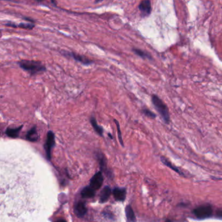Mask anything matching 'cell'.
Segmentation results:
<instances>
[{
  "label": "cell",
  "mask_w": 222,
  "mask_h": 222,
  "mask_svg": "<svg viewBox=\"0 0 222 222\" xmlns=\"http://www.w3.org/2000/svg\"><path fill=\"white\" fill-rule=\"evenodd\" d=\"M152 101L155 108L158 111V113L161 116L163 120L164 121L165 123H168L169 122V114L166 104L156 95L152 96Z\"/></svg>",
  "instance_id": "cell-1"
},
{
  "label": "cell",
  "mask_w": 222,
  "mask_h": 222,
  "mask_svg": "<svg viewBox=\"0 0 222 222\" xmlns=\"http://www.w3.org/2000/svg\"><path fill=\"white\" fill-rule=\"evenodd\" d=\"M19 65L24 70L33 75L42 72L45 70V67L41 62L33 61H22L19 62Z\"/></svg>",
  "instance_id": "cell-2"
},
{
  "label": "cell",
  "mask_w": 222,
  "mask_h": 222,
  "mask_svg": "<svg viewBox=\"0 0 222 222\" xmlns=\"http://www.w3.org/2000/svg\"><path fill=\"white\" fill-rule=\"evenodd\" d=\"M55 138L54 133L49 130L47 134V139L46 141L44 144V149L45 151V154H46L47 159L48 160L51 159V150L53 147L55 146Z\"/></svg>",
  "instance_id": "cell-3"
},
{
  "label": "cell",
  "mask_w": 222,
  "mask_h": 222,
  "mask_svg": "<svg viewBox=\"0 0 222 222\" xmlns=\"http://www.w3.org/2000/svg\"><path fill=\"white\" fill-rule=\"evenodd\" d=\"M212 213V208L210 206H201L194 211L195 216L199 219H205L211 216Z\"/></svg>",
  "instance_id": "cell-4"
},
{
  "label": "cell",
  "mask_w": 222,
  "mask_h": 222,
  "mask_svg": "<svg viewBox=\"0 0 222 222\" xmlns=\"http://www.w3.org/2000/svg\"><path fill=\"white\" fill-rule=\"evenodd\" d=\"M64 55L73 58L76 61L79 62L81 64H84V65H89L93 62V61L89 59L88 58L84 57L83 55H81L79 54L73 53V52H64Z\"/></svg>",
  "instance_id": "cell-5"
},
{
  "label": "cell",
  "mask_w": 222,
  "mask_h": 222,
  "mask_svg": "<svg viewBox=\"0 0 222 222\" xmlns=\"http://www.w3.org/2000/svg\"><path fill=\"white\" fill-rule=\"evenodd\" d=\"M103 182V177L101 172L96 173L92 179H90V186L94 190H98L102 186Z\"/></svg>",
  "instance_id": "cell-6"
},
{
  "label": "cell",
  "mask_w": 222,
  "mask_h": 222,
  "mask_svg": "<svg viewBox=\"0 0 222 222\" xmlns=\"http://www.w3.org/2000/svg\"><path fill=\"white\" fill-rule=\"evenodd\" d=\"M139 9L143 16H148L152 11L151 2L149 0H143L140 2Z\"/></svg>",
  "instance_id": "cell-7"
},
{
  "label": "cell",
  "mask_w": 222,
  "mask_h": 222,
  "mask_svg": "<svg viewBox=\"0 0 222 222\" xmlns=\"http://www.w3.org/2000/svg\"><path fill=\"white\" fill-rule=\"evenodd\" d=\"M114 198L117 201H123L126 197V190L124 188H115L113 190Z\"/></svg>",
  "instance_id": "cell-8"
},
{
  "label": "cell",
  "mask_w": 222,
  "mask_h": 222,
  "mask_svg": "<svg viewBox=\"0 0 222 222\" xmlns=\"http://www.w3.org/2000/svg\"><path fill=\"white\" fill-rule=\"evenodd\" d=\"M97 158L98 159L100 168L102 171L107 172V159L105 156L101 152H99L97 153Z\"/></svg>",
  "instance_id": "cell-9"
},
{
  "label": "cell",
  "mask_w": 222,
  "mask_h": 222,
  "mask_svg": "<svg viewBox=\"0 0 222 222\" xmlns=\"http://www.w3.org/2000/svg\"><path fill=\"white\" fill-rule=\"evenodd\" d=\"M87 207L85 205L82 203V202H79V203H78L76 205L75 208V212L79 217H83V216H84L87 213Z\"/></svg>",
  "instance_id": "cell-10"
},
{
  "label": "cell",
  "mask_w": 222,
  "mask_h": 222,
  "mask_svg": "<svg viewBox=\"0 0 222 222\" xmlns=\"http://www.w3.org/2000/svg\"><path fill=\"white\" fill-rule=\"evenodd\" d=\"M26 139L31 142H36L38 140V134L36 127H32L26 134Z\"/></svg>",
  "instance_id": "cell-11"
},
{
  "label": "cell",
  "mask_w": 222,
  "mask_h": 222,
  "mask_svg": "<svg viewBox=\"0 0 222 222\" xmlns=\"http://www.w3.org/2000/svg\"><path fill=\"white\" fill-rule=\"evenodd\" d=\"M81 195L84 198H92L95 195V190L90 186H87L83 189Z\"/></svg>",
  "instance_id": "cell-12"
},
{
  "label": "cell",
  "mask_w": 222,
  "mask_h": 222,
  "mask_svg": "<svg viewBox=\"0 0 222 222\" xmlns=\"http://www.w3.org/2000/svg\"><path fill=\"white\" fill-rule=\"evenodd\" d=\"M110 194H111L110 188L109 186H106L104 188L100 194V201L101 203H104V202L107 201L109 199Z\"/></svg>",
  "instance_id": "cell-13"
},
{
  "label": "cell",
  "mask_w": 222,
  "mask_h": 222,
  "mask_svg": "<svg viewBox=\"0 0 222 222\" xmlns=\"http://www.w3.org/2000/svg\"><path fill=\"white\" fill-rule=\"evenodd\" d=\"M91 124L94 129V130L96 131V133L97 134H98L100 136H103V129L98 124H97V122L96 121V119L94 117H92L90 120Z\"/></svg>",
  "instance_id": "cell-14"
},
{
  "label": "cell",
  "mask_w": 222,
  "mask_h": 222,
  "mask_svg": "<svg viewBox=\"0 0 222 222\" xmlns=\"http://www.w3.org/2000/svg\"><path fill=\"white\" fill-rule=\"evenodd\" d=\"M22 129V126H20L18 128H15V129L8 128L6 130V134L8 136L11 137V138H13V139L17 138L19 135V131H20Z\"/></svg>",
  "instance_id": "cell-15"
},
{
  "label": "cell",
  "mask_w": 222,
  "mask_h": 222,
  "mask_svg": "<svg viewBox=\"0 0 222 222\" xmlns=\"http://www.w3.org/2000/svg\"><path fill=\"white\" fill-rule=\"evenodd\" d=\"M126 216L128 222H136V218L135 215L133 212L132 207L130 205L126 207Z\"/></svg>",
  "instance_id": "cell-16"
},
{
  "label": "cell",
  "mask_w": 222,
  "mask_h": 222,
  "mask_svg": "<svg viewBox=\"0 0 222 222\" xmlns=\"http://www.w3.org/2000/svg\"><path fill=\"white\" fill-rule=\"evenodd\" d=\"M160 160H161L163 164H164V165H166V166L169 167V168H171L172 169H173V171L176 172L177 173H179V174H182V173L180 172L179 169L177 167H175V166H173L170 162H169L167 159H166V158L164 157V156H161Z\"/></svg>",
  "instance_id": "cell-17"
},
{
  "label": "cell",
  "mask_w": 222,
  "mask_h": 222,
  "mask_svg": "<svg viewBox=\"0 0 222 222\" xmlns=\"http://www.w3.org/2000/svg\"><path fill=\"white\" fill-rule=\"evenodd\" d=\"M133 51L137 55L140 56V57L143 58H149V59H152V57L149 53H146V52L143 51L142 50H140L139 49H133Z\"/></svg>",
  "instance_id": "cell-18"
},
{
  "label": "cell",
  "mask_w": 222,
  "mask_h": 222,
  "mask_svg": "<svg viewBox=\"0 0 222 222\" xmlns=\"http://www.w3.org/2000/svg\"><path fill=\"white\" fill-rule=\"evenodd\" d=\"M114 122L116 125V127H117V135H118V139L119 141L121 143V145L122 146H123V141L122 139V132H121V129H120V124L116 120H114Z\"/></svg>",
  "instance_id": "cell-19"
},
{
  "label": "cell",
  "mask_w": 222,
  "mask_h": 222,
  "mask_svg": "<svg viewBox=\"0 0 222 222\" xmlns=\"http://www.w3.org/2000/svg\"><path fill=\"white\" fill-rule=\"evenodd\" d=\"M142 111V113H143V114H144L145 116H146L147 117H150V118L153 119V118H155V117H156L155 114L153 113L152 111H151V110L147 109H143Z\"/></svg>",
  "instance_id": "cell-20"
},
{
  "label": "cell",
  "mask_w": 222,
  "mask_h": 222,
  "mask_svg": "<svg viewBox=\"0 0 222 222\" xmlns=\"http://www.w3.org/2000/svg\"><path fill=\"white\" fill-rule=\"evenodd\" d=\"M19 27L21 28L22 29H32V28H34V25L32 24H28V23H21L19 25Z\"/></svg>",
  "instance_id": "cell-21"
},
{
  "label": "cell",
  "mask_w": 222,
  "mask_h": 222,
  "mask_svg": "<svg viewBox=\"0 0 222 222\" xmlns=\"http://www.w3.org/2000/svg\"><path fill=\"white\" fill-rule=\"evenodd\" d=\"M218 216H219L222 217V211L218 212Z\"/></svg>",
  "instance_id": "cell-22"
},
{
  "label": "cell",
  "mask_w": 222,
  "mask_h": 222,
  "mask_svg": "<svg viewBox=\"0 0 222 222\" xmlns=\"http://www.w3.org/2000/svg\"><path fill=\"white\" fill-rule=\"evenodd\" d=\"M56 222H66V221H65L64 220H63V219H61V220H58V221H57Z\"/></svg>",
  "instance_id": "cell-23"
},
{
  "label": "cell",
  "mask_w": 222,
  "mask_h": 222,
  "mask_svg": "<svg viewBox=\"0 0 222 222\" xmlns=\"http://www.w3.org/2000/svg\"><path fill=\"white\" fill-rule=\"evenodd\" d=\"M102 1H103V0H96L95 2H96V3H99V2H102Z\"/></svg>",
  "instance_id": "cell-24"
},
{
  "label": "cell",
  "mask_w": 222,
  "mask_h": 222,
  "mask_svg": "<svg viewBox=\"0 0 222 222\" xmlns=\"http://www.w3.org/2000/svg\"><path fill=\"white\" fill-rule=\"evenodd\" d=\"M37 1L38 2H41V1H42V0H37Z\"/></svg>",
  "instance_id": "cell-25"
}]
</instances>
